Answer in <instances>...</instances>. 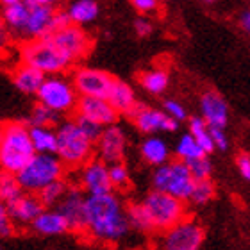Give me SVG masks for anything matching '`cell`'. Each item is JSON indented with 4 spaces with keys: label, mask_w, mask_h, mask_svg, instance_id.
<instances>
[{
    "label": "cell",
    "mask_w": 250,
    "mask_h": 250,
    "mask_svg": "<svg viewBox=\"0 0 250 250\" xmlns=\"http://www.w3.org/2000/svg\"><path fill=\"white\" fill-rule=\"evenodd\" d=\"M86 232L104 243H116L130 230L127 208L115 193L86 198Z\"/></svg>",
    "instance_id": "cell-1"
},
{
    "label": "cell",
    "mask_w": 250,
    "mask_h": 250,
    "mask_svg": "<svg viewBox=\"0 0 250 250\" xmlns=\"http://www.w3.org/2000/svg\"><path fill=\"white\" fill-rule=\"evenodd\" d=\"M36 156L29 125L21 122H5L0 130V167L5 173H18Z\"/></svg>",
    "instance_id": "cell-2"
},
{
    "label": "cell",
    "mask_w": 250,
    "mask_h": 250,
    "mask_svg": "<svg viewBox=\"0 0 250 250\" xmlns=\"http://www.w3.org/2000/svg\"><path fill=\"white\" fill-rule=\"evenodd\" d=\"M56 132H58L56 156L66 168H83L89 159H93L91 156H93L95 143L84 134L75 118L61 122Z\"/></svg>",
    "instance_id": "cell-3"
},
{
    "label": "cell",
    "mask_w": 250,
    "mask_h": 250,
    "mask_svg": "<svg viewBox=\"0 0 250 250\" xmlns=\"http://www.w3.org/2000/svg\"><path fill=\"white\" fill-rule=\"evenodd\" d=\"M20 59L23 64L36 68L45 75H59L68 70L73 62L58 48V45L50 40H27L20 47Z\"/></svg>",
    "instance_id": "cell-4"
},
{
    "label": "cell",
    "mask_w": 250,
    "mask_h": 250,
    "mask_svg": "<svg viewBox=\"0 0 250 250\" xmlns=\"http://www.w3.org/2000/svg\"><path fill=\"white\" fill-rule=\"evenodd\" d=\"M64 168L66 167L56 154H36L16 175V179L23 191L38 195L48 184L61 181L64 175Z\"/></svg>",
    "instance_id": "cell-5"
},
{
    "label": "cell",
    "mask_w": 250,
    "mask_h": 250,
    "mask_svg": "<svg viewBox=\"0 0 250 250\" xmlns=\"http://www.w3.org/2000/svg\"><path fill=\"white\" fill-rule=\"evenodd\" d=\"M152 188L154 191H163L177 197L179 200L189 202L195 188V177L186 163L170 161L163 167H157L152 173Z\"/></svg>",
    "instance_id": "cell-6"
},
{
    "label": "cell",
    "mask_w": 250,
    "mask_h": 250,
    "mask_svg": "<svg viewBox=\"0 0 250 250\" xmlns=\"http://www.w3.org/2000/svg\"><path fill=\"white\" fill-rule=\"evenodd\" d=\"M146 213L150 216L154 230H163L167 232L183 220H186V202L179 200L173 195L163 191H150L143 200Z\"/></svg>",
    "instance_id": "cell-7"
},
{
    "label": "cell",
    "mask_w": 250,
    "mask_h": 250,
    "mask_svg": "<svg viewBox=\"0 0 250 250\" xmlns=\"http://www.w3.org/2000/svg\"><path fill=\"white\" fill-rule=\"evenodd\" d=\"M36 97L40 104L47 105L58 115H66L77 109V89L70 79L62 75H48Z\"/></svg>",
    "instance_id": "cell-8"
},
{
    "label": "cell",
    "mask_w": 250,
    "mask_h": 250,
    "mask_svg": "<svg viewBox=\"0 0 250 250\" xmlns=\"http://www.w3.org/2000/svg\"><path fill=\"white\" fill-rule=\"evenodd\" d=\"M204 236L202 225L193 218H186L163 234L161 250H198Z\"/></svg>",
    "instance_id": "cell-9"
},
{
    "label": "cell",
    "mask_w": 250,
    "mask_h": 250,
    "mask_svg": "<svg viewBox=\"0 0 250 250\" xmlns=\"http://www.w3.org/2000/svg\"><path fill=\"white\" fill-rule=\"evenodd\" d=\"M115 81L111 73L97 68H77L72 75V83L81 97L107 99Z\"/></svg>",
    "instance_id": "cell-10"
},
{
    "label": "cell",
    "mask_w": 250,
    "mask_h": 250,
    "mask_svg": "<svg viewBox=\"0 0 250 250\" xmlns=\"http://www.w3.org/2000/svg\"><path fill=\"white\" fill-rule=\"evenodd\" d=\"M50 40L58 45L59 50L72 62L86 58L91 47H93V42L88 36V32L84 31L83 27L75 25V23H68L66 27H62L61 31L50 36Z\"/></svg>",
    "instance_id": "cell-11"
},
{
    "label": "cell",
    "mask_w": 250,
    "mask_h": 250,
    "mask_svg": "<svg viewBox=\"0 0 250 250\" xmlns=\"http://www.w3.org/2000/svg\"><path fill=\"white\" fill-rule=\"evenodd\" d=\"M79 183L88 197L109 195L113 193V184L109 179V165L100 161L99 157L89 159L83 168H79Z\"/></svg>",
    "instance_id": "cell-12"
},
{
    "label": "cell",
    "mask_w": 250,
    "mask_h": 250,
    "mask_svg": "<svg viewBox=\"0 0 250 250\" xmlns=\"http://www.w3.org/2000/svg\"><path fill=\"white\" fill-rule=\"evenodd\" d=\"M129 116L132 118L138 130H141L143 134H154V132H159V130L175 132L179 129V122L173 120L172 116H168L165 111L145 107L141 104L136 105V109Z\"/></svg>",
    "instance_id": "cell-13"
},
{
    "label": "cell",
    "mask_w": 250,
    "mask_h": 250,
    "mask_svg": "<svg viewBox=\"0 0 250 250\" xmlns=\"http://www.w3.org/2000/svg\"><path fill=\"white\" fill-rule=\"evenodd\" d=\"M125 148H127V138H125L122 127H118L116 124L105 127L99 141L95 143L97 157L100 161H104L105 165L122 163L125 156Z\"/></svg>",
    "instance_id": "cell-14"
},
{
    "label": "cell",
    "mask_w": 250,
    "mask_h": 250,
    "mask_svg": "<svg viewBox=\"0 0 250 250\" xmlns=\"http://www.w3.org/2000/svg\"><path fill=\"white\" fill-rule=\"evenodd\" d=\"M86 198L88 195H84L81 188L70 186L66 197L62 198V202L58 206L59 213L66 218L70 230L81 232L86 230Z\"/></svg>",
    "instance_id": "cell-15"
},
{
    "label": "cell",
    "mask_w": 250,
    "mask_h": 250,
    "mask_svg": "<svg viewBox=\"0 0 250 250\" xmlns=\"http://www.w3.org/2000/svg\"><path fill=\"white\" fill-rule=\"evenodd\" d=\"M75 113L77 116H83L86 120H91L102 127L115 125L118 118V111L109 104V100L97 99V97H81Z\"/></svg>",
    "instance_id": "cell-16"
},
{
    "label": "cell",
    "mask_w": 250,
    "mask_h": 250,
    "mask_svg": "<svg viewBox=\"0 0 250 250\" xmlns=\"http://www.w3.org/2000/svg\"><path fill=\"white\" fill-rule=\"evenodd\" d=\"M200 111L202 118L211 129H225L229 122V105L218 91L209 89L200 97Z\"/></svg>",
    "instance_id": "cell-17"
},
{
    "label": "cell",
    "mask_w": 250,
    "mask_h": 250,
    "mask_svg": "<svg viewBox=\"0 0 250 250\" xmlns=\"http://www.w3.org/2000/svg\"><path fill=\"white\" fill-rule=\"evenodd\" d=\"M4 206L7 214H9V218L15 224H31V225L47 209L43 206L42 200H40V197L32 195V193H23L20 198H16V200H13L9 204H4Z\"/></svg>",
    "instance_id": "cell-18"
},
{
    "label": "cell",
    "mask_w": 250,
    "mask_h": 250,
    "mask_svg": "<svg viewBox=\"0 0 250 250\" xmlns=\"http://www.w3.org/2000/svg\"><path fill=\"white\" fill-rule=\"evenodd\" d=\"M11 79H13V84L16 86V89H20L21 93L27 95H38L42 84L45 83L47 75L42 73L36 68L29 66V64H18V66L13 70L11 73Z\"/></svg>",
    "instance_id": "cell-19"
},
{
    "label": "cell",
    "mask_w": 250,
    "mask_h": 250,
    "mask_svg": "<svg viewBox=\"0 0 250 250\" xmlns=\"http://www.w3.org/2000/svg\"><path fill=\"white\" fill-rule=\"evenodd\" d=\"M32 229L42 236H59L64 234L66 230H70V227H68L66 218L59 213V209H45L34 220Z\"/></svg>",
    "instance_id": "cell-20"
},
{
    "label": "cell",
    "mask_w": 250,
    "mask_h": 250,
    "mask_svg": "<svg viewBox=\"0 0 250 250\" xmlns=\"http://www.w3.org/2000/svg\"><path fill=\"white\" fill-rule=\"evenodd\" d=\"M141 157L143 161L152 165V167H163L170 163V148H168L167 141L157 138V136H148L143 140L140 146Z\"/></svg>",
    "instance_id": "cell-21"
},
{
    "label": "cell",
    "mask_w": 250,
    "mask_h": 250,
    "mask_svg": "<svg viewBox=\"0 0 250 250\" xmlns=\"http://www.w3.org/2000/svg\"><path fill=\"white\" fill-rule=\"evenodd\" d=\"M107 100H109V104L118 111V115L124 113V115H130L132 111L136 109V97H134V91L130 88L129 84L124 83V81H118L116 79L115 84H113V88H111L109 95H107Z\"/></svg>",
    "instance_id": "cell-22"
},
{
    "label": "cell",
    "mask_w": 250,
    "mask_h": 250,
    "mask_svg": "<svg viewBox=\"0 0 250 250\" xmlns=\"http://www.w3.org/2000/svg\"><path fill=\"white\" fill-rule=\"evenodd\" d=\"M100 9L99 4L95 0H75L70 4L66 15L70 18L72 23L75 25H84V23H91L93 20H97Z\"/></svg>",
    "instance_id": "cell-23"
},
{
    "label": "cell",
    "mask_w": 250,
    "mask_h": 250,
    "mask_svg": "<svg viewBox=\"0 0 250 250\" xmlns=\"http://www.w3.org/2000/svg\"><path fill=\"white\" fill-rule=\"evenodd\" d=\"M29 5L25 2H20V4L15 5H7L4 7V13H2V18H4V23L7 25L9 31H13L16 36H23L27 25V18H29Z\"/></svg>",
    "instance_id": "cell-24"
},
{
    "label": "cell",
    "mask_w": 250,
    "mask_h": 250,
    "mask_svg": "<svg viewBox=\"0 0 250 250\" xmlns=\"http://www.w3.org/2000/svg\"><path fill=\"white\" fill-rule=\"evenodd\" d=\"M31 140L36 154H56L58 152V132L52 127H29Z\"/></svg>",
    "instance_id": "cell-25"
},
{
    "label": "cell",
    "mask_w": 250,
    "mask_h": 250,
    "mask_svg": "<svg viewBox=\"0 0 250 250\" xmlns=\"http://www.w3.org/2000/svg\"><path fill=\"white\" fill-rule=\"evenodd\" d=\"M175 154H177V159L183 163H191L195 159H200V157H206L208 154L202 150V146L198 145L197 140L193 138L189 132L183 134L179 138L177 145H175Z\"/></svg>",
    "instance_id": "cell-26"
},
{
    "label": "cell",
    "mask_w": 250,
    "mask_h": 250,
    "mask_svg": "<svg viewBox=\"0 0 250 250\" xmlns=\"http://www.w3.org/2000/svg\"><path fill=\"white\" fill-rule=\"evenodd\" d=\"M189 134L197 140V143L202 146V150L206 154H211V152L216 148L214 146V141H213V136H211V127L206 124L202 116H195L189 120Z\"/></svg>",
    "instance_id": "cell-27"
},
{
    "label": "cell",
    "mask_w": 250,
    "mask_h": 250,
    "mask_svg": "<svg viewBox=\"0 0 250 250\" xmlns=\"http://www.w3.org/2000/svg\"><path fill=\"white\" fill-rule=\"evenodd\" d=\"M127 218H129L130 229L140 230V232H150V230H154L150 216L146 213L143 202L129 204L127 206Z\"/></svg>",
    "instance_id": "cell-28"
},
{
    "label": "cell",
    "mask_w": 250,
    "mask_h": 250,
    "mask_svg": "<svg viewBox=\"0 0 250 250\" xmlns=\"http://www.w3.org/2000/svg\"><path fill=\"white\" fill-rule=\"evenodd\" d=\"M140 84L148 93L159 95L168 88V73L165 70H161V68L146 70L145 73H141Z\"/></svg>",
    "instance_id": "cell-29"
},
{
    "label": "cell",
    "mask_w": 250,
    "mask_h": 250,
    "mask_svg": "<svg viewBox=\"0 0 250 250\" xmlns=\"http://www.w3.org/2000/svg\"><path fill=\"white\" fill-rule=\"evenodd\" d=\"M68 189H70L68 183L64 179H61V181H56V183L48 184L45 189H42V191L38 193V197H40V200L43 202V206L48 209V208H52V206H59V204L62 202V198L66 197Z\"/></svg>",
    "instance_id": "cell-30"
},
{
    "label": "cell",
    "mask_w": 250,
    "mask_h": 250,
    "mask_svg": "<svg viewBox=\"0 0 250 250\" xmlns=\"http://www.w3.org/2000/svg\"><path fill=\"white\" fill-rule=\"evenodd\" d=\"M59 120H61V115L38 102L32 107L31 116H29V127H52V125L61 124Z\"/></svg>",
    "instance_id": "cell-31"
},
{
    "label": "cell",
    "mask_w": 250,
    "mask_h": 250,
    "mask_svg": "<svg viewBox=\"0 0 250 250\" xmlns=\"http://www.w3.org/2000/svg\"><path fill=\"white\" fill-rule=\"evenodd\" d=\"M23 193L25 191L21 189L16 175L2 172V175H0V198H2V202L4 204L13 202L16 198H20Z\"/></svg>",
    "instance_id": "cell-32"
},
{
    "label": "cell",
    "mask_w": 250,
    "mask_h": 250,
    "mask_svg": "<svg viewBox=\"0 0 250 250\" xmlns=\"http://www.w3.org/2000/svg\"><path fill=\"white\" fill-rule=\"evenodd\" d=\"M214 197V184L211 183V179L208 181H195V188H193L191 198L189 202L193 206H206L211 202Z\"/></svg>",
    "instance_id": "cell-33"
},
{
    "label": "cell",
    "mask_w": 250,
    "mask_h": 250,
    "mask_svg": "<svg viewBox=\"0 0 250 250\" xmlns=\"http://www.w3.org/2000/svg\"><path fill=\"white\" fill-rule=\"evenodd\" d=\"M109 179L113 184V189H120L125 191L130 184L129 170L124 163H116V165H109Z\"/></svg>",
    "instance_id": "cell-34"
},
{
    "label": "cell",
    "mask_w": 250,
    "mask_h": 250,
    "mask_svg": "<svg viewBox=\"0 0 250 250\" xmlns=\"http://www.w3.org/2000/svg\"><path fill=\"white\" fill-rule=\"evenodd\" d=\"M188 167H189V170H191L195 181H208V179L211 177V173H213V165H211L208 156L188 163Z\"/></svg>",
    "instance_id": "cell-35"
},
{
    "label": "cell",
    "mask_w": 250,
    "mask_h": 250,
    "mask_svg": "<svg viewBox=\"0 0 250 250\" xmlns=\"http://www.w3.org/2000/svg\"><path fill=\"white\" fill-rule=\"evenodd\" d=\"M75 122H77L79 127L83 129V132L88 136L93 143L99 141V138L102 136V132H104V129H105V127H102V125L95 124V122H91V120H86V118H83V116H75Z\"/></svg>",
    "instance_id": "cell-36"
},
{
    "label": "cell",
    "mask_w": 250,
    "mask_h": 250,
    "mask_svg": "<svg viewBox=\"0 0 250 250\" xmlns=\"http://www.w3.org/2000/svg\"><path fill=\"white\" fill-rule=\"evenodd\" d=\"M165 113H167L168 116H172L173 120H186L188 118V113L186 109H184L183 104H179L177 100H167L165 102Z\"/></svg>",
    "instance_id": "cell-37"
},
{
    "label": "cell",
    "mask_w": 250,
    "mask_h": 250,
    "mask_svg": "<svg viewBox=\"0 0 250 250\" xmlns=\"http://www.w3.org/2000/svg\"><path fill=\"white\" fill-rule=\"evenodd\" d=\"M13 224L15 222L9 218V214L5 211V206H2L0 208V234H2V238H9L13 234Z\"/></svg>",
    "instance_id": "cell-38"
},
{
    "label": "cell",
    "mask_w": 250,
    "mask_h": 250,
    "mask_svg": "<svg viewBox=\"0 0 250 250\" xmlns=\"http://www.w3.org/2000/svg\"><path fill=\"white\" fill-rule=\"evenodd\" d=\"M211 136H213L216 148H220V150H227L229 148V140H227V134H225L224 129H211Z\"/></svg>",
    "instance_id": "cell-39"
},
{
    "label": "cell",
    "mask_w": 250,
    "mask_h": 250,
    "mask_svg": "<svg viewBox=\"0 0 250 250\" xmlns=\"http://www.w3.org/2000/svg\"><path fill=\"white\" fill-rule=\"evenodd\" d=\"M236 165H238V170H240L241 177L245 181H250V156L249 154H240L238 159H236Z\"/></svg>",
    "instance_id": "cell-40"
},
{
    "label": "cell",
    "mask_w": 250,
    "mask_h": 250,
    "mask_svg": "<svg viewBox=\"0 0 250 250\" xmlns=\"http://www.w3.org/2000/svg\"><path fill=\"white\" fill-rule=\"evenodd\" d=\"M130 4L141 13H152L157 9V0H130Z\"/></svg>",
    "instance_id": "cell-41"
},
{
    "label": "cell",
    "mask_w": 250,
    "mask_h": 250,
    "mask_svg": "<svg viewBox=\"0 0 250 250\" xmlns=\"http://www.w3.org/2000/svg\"><path fill=\"white\" fill-rule=\"evenodd\" d=\"M134 31L138 36H148V34L152 32V23L146 20V18H136Z\"/></svg>",
    "instance_id": "cell-42"
},
{
    "label": "cell",
    "mask_w": 250,
    "mask_h": 250,
    "mask_svg": "<svg viewBox=\"0 0 250 250\" xmlns=\"http://www.w3.org/2000/svg\"><path fill=\"white\" fill-rule=\"evenodd\" d=\"M240 27H241V31L247 32L250 36V9H245V11H241V15H240Z\"/></svg>",
    "instance_id": "cell-43"
},
{
    "label": "cell",
    "mask_w": 250,
    "mask_h": 250,
    "mask_svg": "<svg viewBox=\"0 0 250 250\" xmlns=\"http://www.w3.org/2000/svg\"><path fill=\"white\" fill-rule=\"evenodd\" d=\"M27 5H31V7H34V5H52L56 4V2H59V0H23Z\"/></svg>",
    "instance_id": "cell-44"
},
{
    "label": "cell",
    "mask_w": 250,
    "mask_h": 250,
    "mask_svg": "<svg viewBox=\"0 0 250 250\" xmlns=\"http://www.w3.org/2000/svg\"><path fill=\"white\" fill-rule=\"evenodd\" d=\"M20 2H23V0H2V4H4V7H7V5L20 4Z\"/></svg>",
    "instance_id": "cell-45"
},
{
    "label": "cell",
    "mask_w": 250,
    "mask_h": 250,
    "mask_svg": "<svg viewBox=\"0 0 250 250\" xmlns=\"http://www.w3.org/2000/svg\"><path fill=\"white\" fill-rule=\"evenodd\" d=\"M202 2H206V4H213V2H216V0H202Z\"/></svg>",
    "instance_id": "cell-46"
}]
</instances>
